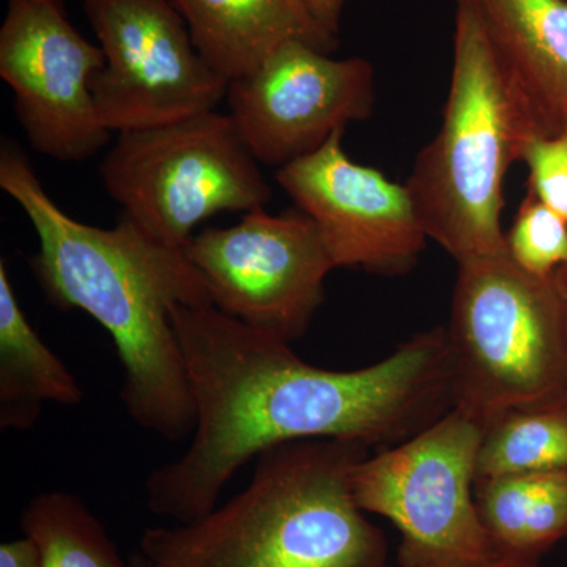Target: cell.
<instances>
[{"label":"cell","mask_w":567,"mask_h":567,"mask_svg":"<svg viewBox=\"0 0 567 567\" xmlns=\"http://www.w3.org/2000/svg\"><path fill=\"white\" fill-rule=\"evenodd\" d=\"M555 282H557V289L559 298H561L563 315H565L566 333H567V265L566 267L559 268L557 274L554 275Z\"/></svg>","instance_id":"24"},{"label":"cell","mask_w":567,"mask_h":567,"mask_svg":"<svg viewBox=\"0 0 567 567\" xmlns=\"http://www.w3.org/2000/svg\"><path fill=\"white\" fill-rule=\"evenodd\" d=\"M445 327L454 406L484 427L511 410L567 401V333L557 282L507 254L457 265Z\"/></svg>","instance_id":"5"},{"label":"cell","mask_w":567,"mask_h":567,"mask_svg":"<svg viewBox=\"0 0 567 567\" xmlns=\"http://www.w3.org/2000/svg\"><path fill=\"white\" fill-rule=\"evenodd\" d=\"M481 525L496 555L539 563L567 539V472L477 480Z\"/></svg>","instance_id":"16"},{"label":"cell","mask_w":567,"mask_h":567,"mask_svg":"<svg viewBox=\"0 0 567 567\" xmlns=\"http://www.w3.org/2000/svg\"><path fill=\"white\" fill-rule=\"evenodd\" d=\"M183 252L215 308L289 344L311 327L336 268L315 221L297 207L278 215L257 208L235 226L207 227Z\"/></svg>","instance_id":"9"},{"label":"cell","mask_w":567,"mask_h":567,"mask_svg":"<svg viewBox=\"0 0 567 567\" xmlns=\"http://www.w3.org/2000/svg\"><path fill=\"white\" fill-rule=\"evenodd\" d=\"M100 174L121 215L182 251L205 219L265 208L274 196L233 117L218 111L118 134Z\"/></svg>","instance_id":"6"},{"label":"cell","mask_w":567,"mask_h":567,"mask_svg":"<svg viewBox=\"0 0 567 567\" xmlns=\"http://www.w3.org/2000/svg\"><path fill=\"white\" fill-rule=\"evenodd\" d=\"M194 44L227 81L248 76L290 41L331 54L336 33L317 20L308 0H171Z\"/></svg>","instance_id":"14"},{"label":"cell","mask_w":567,"mask_h":567,"mask_svg":"<svg viewBox=\"0 0 567 567\" xmlns=\"http://www.w3.org/2000/svg\"><path fill=\"white\" fill-rule=\"evenodd\" d=\"M484 429L453 406L405 442L368 454L354 466L357 505L401 532L399 565H465L495 557L475 503Z\"/></svg>","instance_id":"7"},{"label":"cell","mask_w":567,"mask_h":567,"mask_svg":"<svg viewBox=\"0 0 567 567\" xmlns=\"http://www.w3.org/2000/svg\"><path fill=\"white\" fill-rule=\"evenodd\" d=\"M535 136L544 134L507 80L472 3L456 0L442 125L417 153L405 186L429 240L457 265L507 254L506 175Z\"/></svg>","instance_id":"4"},{"label":"cell","mask_w":567,"mask_h":567,"mask_svg":"<svg viewBox=\"0 0 567 567\" xmlns=\"http://www.w3.org/2000/svg\"><path fill=\"white\" fill-rule=\"evenodd\" d=\"M369 447L300 440L262 451L248 486L197 520L142 533L151 567H382L385 537L354 502Z\"/></svg>","instance_id":"3"},{"label":"cell","mask_w":567,"mask_h":567,"mask_svg":"<svg viewBox=\"0 0 567 567\" xmlns=\"http://www.w3.org/2000/svg\"><path fill=\"white\" fill-rule=\"evenodd\" d=\"M567 126V125H566Z\"/></svg>","instance_id":"26"},{"label":"cell","mask_w":567,"mask_h":567,"mask_svg":"<svg viewBox=\"0 0 567 567\" xmlns=\"http://www.w3.org/2000/svg\"><path fill=\"white\" fill-rule=\"evenodd\" d=\"M104 66L92 80L111 133L155 128L216 111L229 81L194 44L171 0H82Z\"/></svg>","instance_id":"8"},{"label":"cell","mask_w":567,"mask_h":567,"mask_svg":"<svg viewBox=\"0 0 567 567\" xmlns=\"http://www.w3.org/2000/svg\"><path fill=\"white\" fill-rule=\"evenodd\" d=\"M173 323L196 425L185 453L145 480V499L181 524L215 509L238 470L268 447L316 439L390 447L454 406L445 327L368 368L330 371L213 305L175 306Z\"/></svg>","instance_id":"1"},{"label":"cell","mask_w":567,"mask_h":567,"mask_svg":"<svg viewBox=\"0 0 567 567\" xmlns=\"http://www.w3.org/2000/svg\"><path fill=\"white\" fill-rule=\"evenodd\" d=\"M567 472V401L503 413L484 429L477 480Z\"/></svg>","instance_id":"17"},{"label":"cell","mask_w":567,"mask_h":567,"mask_svg":"<svg viewBox=\"0 0 567 567\" xmlns=\"http://www.w3.org/2000/svg\"><path fill=\"white\" fill-rule=\"evenodd\" d=\"M544 136L567 125V0H468Z\"/></svg>","instance_id":"13"},{"label":"cell","mask_w":567,"mask_h":567,"mask_svg":"<svg viewBox=\"0 0 567 567\" xmlns=\"http://www.w3.org/2000/svg\"><path fill=\"white\" fill-rule=\"evenodd\" d=\"M21 528L40 547L43 567H130L100 518L71 492L33 496Z\"/></svg>","instance_id":"18"},{"label":"cell","mask_w":567,"mask_h":567,"mask_svg":"<svg viewBox=\"0 0 567 567\" xmlns=\"http://www.w3.org/2000/svg\"><path fill=\"white\" fill-rule=\"evenodd\" d=\"M382 567H405V566L385 565ZM435 567H540V566H539V563L524 561V559L507 558V557H502V555H495V557L484 559V561L465 563V565L435 566Z\"/></svg>","instance_id":"23"},{"label":"cell","mask_w":567,"mask_h":567,"mask_svg":"<svg viewBox=\"0 0 567 567\" xmlns=\"http://www.w3.org/2000/svg\"><path fill=\"white\" fill-rule=\"evenodd\" d=\"M312 13L317 20L322 22L328 31L338 35L339 21H341L342 9H344L346 0H308Z\"/></svg>","instance_id":"22"},{"label":"cell","mask_w":567,"mask_h":567,"mask_svg":"<svg viewBox=\"0 0 567 567\" xmlns=\"http://www.w3.org/2000/svg\"><path fill=\"white\" fill-rule=\"evenodd\" d=\"M84 391L29 323L0 262V429L31 431L43 406L80 405Z\"/></svg>","instance_id":"15"},{"label":"cell","mask_w":567,"mask_h":567,"mask_svg":"<svg viewBox=\"0 0 567 567\" xmlns=\"http://www.w3.org/2000/svg\"><path fill=\"white\" fill-rule=\"evenodd\" d=\"M505 238L507 256L529 275L551 278L567 265L566 219L528 189Z\"/></svg>","instance_id":"19"},{"label":"cell","mask_w":567,"mask_h":567,"mask_svg":"<svg viewBox=\"0 0 567 567\" xmlns=\"http://www.w3.org/2000/svg\"><path fill=\"white\" fill-rule=\"evenodd\" d=\"M0 188L39 237L31 268L48 301L80 309L110 333L125 377L121 398L128 416L166 442L193 435L196 410L173 311L213 303L185 252L123 215L107 229L71 218L10 142L0 148Z\"/></svg>","instance_id":"2"},{"label":"cell","mask_w":567,"mask_h":567,"mask_svg":"<svg viewBox=\"0 0 567 567\" xmlns=\"http://www.w3.org/2000/svg\"><path fill=\"white\" fill-rule=\"evenodd\" d=\"M342 136L278 169L276 182L315 221L336 268L410 274L429 241L415 203L405 183L353 162Z\"/></svg>","instance_id":"12"},{"label":"cell","mask_w":567,"mask_h":567,"mask_svg":"<svg viewBox=\"0 0 567 567\" xmlns=\"http://www.w3.org/2000/svg\"><path fill=\"white\" fill-rule=\"evenodd\" d=\"M0 567H43L40 547L29 536L0 546Z\"/></svg>","instance_id":"21"},{"label":"cell","mask_w":567,"mask_h":567,"mask_svg":"<svg viewBox=\"0 0 567 567\" xmlns=\"http://www.w3.org/2000/svg\"><path fill=\"white\" fill-rule=\"evenodd\" d=\"M226 100L257 163L281 169L319 151L350 123L371 117L375 70L365 59H333L290 41L251 74L230 81Z\"/></svg>","instance_id":"11"},{"label":"cell","mask_w":567,"mask_h":567,"mask_svg":"<svg viewBox=\"0 0 567 567\" xmlns=\"http://www.w3.org/2000/svg\"><path fill=\"white\" fill-rule=\"evenodd\" d=\"M0 28V78L33 151L81 163L106 147L92 80L104 66L100 47L82 37L63 0H6Z\"/></svg>","instance_id":"10"},{"label":"cell","mask_w":567,"mask_h":567,"mask_svg":"<svg viewBox=\"0 0 567 567\" xmlns=\"http://www.w3.org/2000/svg\"><path fill=\"white\" fill-rule=\"evenodd\" d=\"M528 192L567 221V126L554 136L532 137L522 148Z\"/></svg>","instance_id":"20"},{"label":"cell","mask_w":567,"mask_h":567,"mask_svg":"<svg viewBox=\"0 0 567 567\" xmlns=\"http://www.w3.org/2000/svg\"><path fill=\"white\" fill-rule=\"evenodd\" d=\"M128 561L130 567H151V565H148L147 563V559L142 557L140 551H137V554H134L133 557L128 559Z\"/></svg>","instance_id":"25"}]
</instances>
